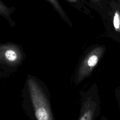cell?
Returning <instances> with one entry per match:
<instances>
[{"mask_svg":"<svg viewBox=\"0 0 120 120\" xmlns=\"http://www.w3.org/2000/svg\"><path fill=\"white\" fill-rule=\"evenodd\" d=\"M21 97L22 108L30 120H55L49 89L39 78L27 75Z\"/></svg>","mask_w":120,"mask_h":120,"instance_id":"cell-1","label":"cell"},{"mask_svg":"<svg viewBox=\"0 0 120 120\" xmlns=\"http://www.w3.org/2000/svg\"><path fill=\"white\" fill-rule=\"evenodd\" d=\"M91 1H92L93 2H95V3H96V2H98L99 0H90Z\"/></svg>","mask_w":120,"mask_h":120,"instance_id":"cell-9","label":"cell"},{"mask_svg":"<svg viewBox=\"0 0 120 120\" xmlns=\"http://www.w3.org/2000/svg\"><path fill=\"white\" fill-rule=\"evenodd\" d=\"M49 3H50L53 8L55 9V10L59 13V14L60 15V16L63 19L66 21L70 26H72L71 22H70L69 19L67 16L66 14L65 13L64 10L62 8L60 3L59 2L58 0H46Z\"/></svg>","mask_w":120,"mask_h":120,"instance_id":"cell-5","label":"cell"},{"mask_svg":"<svg viewBox=\"0 0 120 120\" xmlns=\"http://www.w3.org/2000/svg\"><path fill=\"white\" fill-rule=\"evenodd\" d=\"M68 1L69 3L72 5L73 7L80 10L83 12H85L86 13L88 12V10L87 8L84 6L82 1V0H66Z\"/></svg>","mask_w":120,"mask_h":120,"instance_id":"cell-6","label":"cell"},{"mask_svg":"<svg viewBox=\"0 0 120 120\" xmlns=\"http://www.w3.org/2000/svg\"><path fill=\"white\" fill-rule=\"evenodd\" d=\"M101 120H108V119L105 116H102L101 118Z\"/></svg>","mask_w":120,"mask_h":120,"instance_id":"cell-8","label":"cell"},{"mask_svg":"<svg viewBox=\"0 0 120 120\" xmlns=\"http://www.w3.org/2000/svg\"><path fill=\"white\" fill-rule=\"evenodd\" d=\"M113 22L115 30L119 32L120 31V14L118 10H116L114 13Z\"/></svg>","mask_w":120,"mask_h":120,"instance_id":"cell-7","label":"cell"},{"mask_svg":"<svg viewBox=\"0 0 120 120\" xmlns=\"http://www.w3.org/2000/svg\"><path fill=\"white\" fill-rule=\"evenodd\" d=\"M105 52L103 45H96L85 51L76 68L73 77L75 84H80L85 79L90 77Z\"/></svg>","mask_w":120,"mask_h":120,"instance_id":"cell-3","label":"cell"},{"mask_svg":"<svg viewBox=\"0 0 120 120\" xmlns=\"http://www.w3.org/2000/svg\"><path fill=\"white\" fill-rule=\"evenodd\" d=\"M80 109L78 120H95L100 113V101L95 83L86 91H81Z\"/></svg>","mask_w":120,"mask_h":120,"instance_id":"cell-4","label":"cell"},{"mask_svg":"<svg viewBox=\"0 0 120 120\" xmlns=\"http://www.w3.org/2000/svg\"><path fill=\"white\" fill-rule=\"evenodd\" d=\"M26 57L19 45L7 43L0 45V77L4 78L16 72Z\"/></svg>","mask_w":120,"mask_h":120,"instance_id":"cell-2","label":"cell"}]
</instances>
